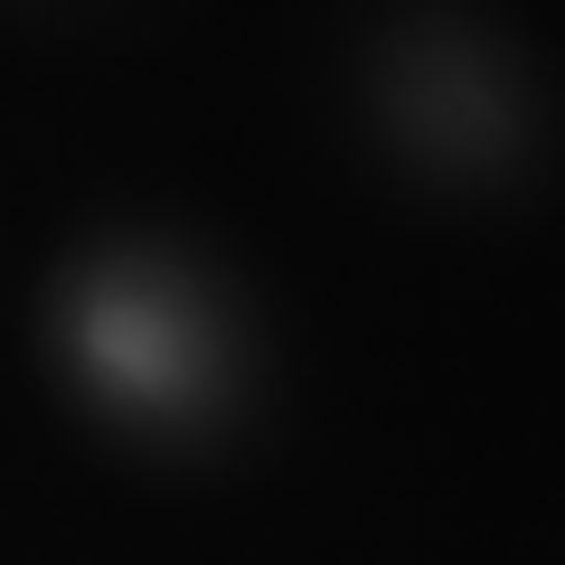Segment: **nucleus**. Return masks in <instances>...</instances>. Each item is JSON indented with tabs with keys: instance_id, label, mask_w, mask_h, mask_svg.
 Returning <instances> with one entry per match:
<instances>
[{
	"instance_id": "nucleus-1",
	"label": "nucleus",
	"mask_w": 565,
	"mask_h": 565,
	"mask_svg": "<svg viewBox=\"0 0 565 565\" xmlns=\"http://www.w3.org/2000/svg\"><path fill=\"white\" fill-rule=\"evenodd\" d=\"M57 349L122 434H199L236 405V330L189 264L104 245L57 292Z\"/></svg>"
},
{
	"instance_id": "nucleus-2",
	"label": "nucleus",
	"mask_w": 565,
	"mask_h": 565,
	"mask_svg": "<svg viewBox=\"0 0 565 565\" xmlns=\"http://www.w3.org/2000/svg\"><path fill=\"white\" fill-rule=\"evenodd\" d=\"M377 114L396 132V151L434 180H490L519 141L509 66L471 29H405L377 57Z\"/></svg>"
}]
</instances>
